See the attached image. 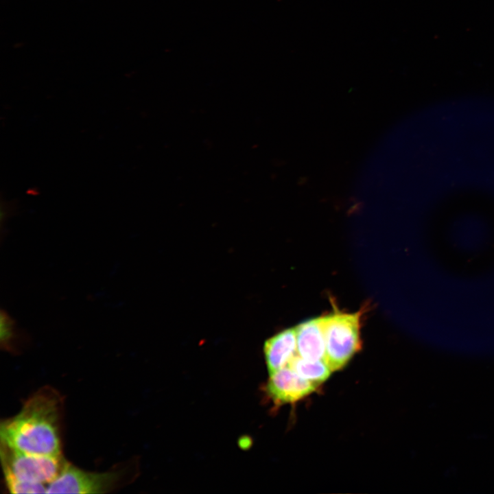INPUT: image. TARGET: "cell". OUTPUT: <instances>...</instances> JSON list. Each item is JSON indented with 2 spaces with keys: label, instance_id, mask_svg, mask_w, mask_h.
<instances>
[{
  "label": "cell",
  "instance_id": "obj_10",
  "mask_svg": "<svg viewBox=\"0 0 494 494\" xmlns=\"http://www.w3.org/2000/svg\"><path fill=\"white\" fill-rule=\"evenodd\" d=\"M5 480L7 489L12 493H47V485L44 484L25 482L10 478H5Z\"/></svg>",
  "mask_w": 494,
  "mask_h": 494
},
{
  "label": "cell",
  "instance_id": "obj_11",
  "mask_svg": "<svg viewBox=\"0 0 494 494\" xmlns=\"http://www.w3.org/2000/svg\"><path fill=\"white\" fill-rule=\"evenodd\" d=\"M10 207L8 206L7 204H5L3 207V204H1V229L3 228V226H4V222L8 220V216L11 213L10 211Z\"/></svg>",
  "mask_w": 494,
  "mask_h": 494
},
{
  "label": "cell",
  "instance_id": "obj_4",
  "mask_svg": "<svg viewBox=\"0 0 494 494\" xmlns=\"http://www.w3.org/2000/svg\"><path fill=\"white\" fill-rule=\"evenodd\" d=\"M120 472H90L64 462L58 476L47 485V493H108L119 483Z\"/></svg>",
  "mask_w": 494,
  "mask_h": 494
},
{
  "label": "cell",
  "instance_id": "obj_3",
  "mask_svg": "<svg viewBox=\"0 0 494 494\" xmlns=\"http://www.w3.org/2000/svg\"><path fill=\"white\" fill-rule=\"evenodd\" d=\"M1 460L5 478L48 485L60 472L61 456L32 454L1 443Z\"/></svg>",
  "mask_w": 494,
  "mask_h": 494
},
{
  "label": "cell",
  "instance_id": "obj_7",
  "mask_svg": "<svg viewBox=\"0 0 494 494\" xmlns=\"http://www.w3.org/2000/svg\"><path fill=\"white\" fill-rule=\"evenodd\" d=\"M264 356L270 375L287 366L297 354L295 327L284 329L264 344Z\"/></svg>",
  "mask_w": 494,
  "mask_h": 494
},
{
  "label": "cell",
  "instance_id": "obj_6",
  "mask_svg": "<svg viewBox=\"0 0 494 494\" xmlns=\"http://www.w3.org/2000/svg\"><path fill=\"white\" fill-rule=\"evenodd\" d=\"M297 354L308 360H325L322 316L307 320L295 327Z\"/></svg>",
  "mask_w": 494,
  "mask_h": 494
},
{
  "label": "cell",
  "instance_id": "obj_9",
  "mask_svg": "<svg viewBox=\"0 0 494 494\" xmlns=\"http://www.w3.org/2000/svg\"><path fill=\"white\" fill-rule=\"evenodd\" d=\"M23 336L16 320L4 309L0 311V342L2 348L14 351L15 344Z\"/></svg>",
  "mask_w": 494,
  "mask_h": 494
},
{
  "label": "cell",
  "instance_id": "obj_2",
  "mask_svg": "<svg viewBox=\"0 0 494 494\" xmlns=\"http://www.w3.org/2000/svg\"><path fill=\"white\" fill-rule=\"evenodd\" d=\"M363 311H334L322 316L325 338V361L332 370L342 368L360 350L361 318Z\"/></svg>",
  "mask_w": 494,
  "mask_h": 494
},
{
  "label": "cell",
  "instance_id": "obj_8",
  "mask_svg": "<svg viewBox=\"0 0 494 494\" xmlns=\"http://www.w3.org/2000/svg\"><path fill=\"white\" fill-rule=\"evenodd\" d=\"M287 366L303 378L318 385L326 381L332 372L325 360H308L298 355Z\"/></svg>",
  "mask_w": 494,
  "mask_h": 494
},
{
  "label": "cell",
  "instance_id": "obj_5",
  "mask_svg": "<svg viewBox=\"0 0 494 494\" xmlns=\"http://www.w3.org/2000/svg\"><path fill=\"white\" fill-rule=\"evenodd\" d=\"M265 392L274 405L293 403L313 393L318 384L311 382L285 366L270 375Z\"/></svg>",
  "mask_w": 494,
  "mask_h": 494
},
{
  "label": "cell",
  "instance_id": "obj_1",
  "mask_svg": "<svg viewBox=\"0 0 494 494\" xmlns=\"http://www.w3.org/2000/svg\"><path fill=\"white\" fill-rule=\"evenodd\" d=\"M62 403L55 390H38L18 414L1 423V443L25 453L61 456Z\"/></svg>",
  "mask_w": 494,
  "mask_h": 494
}]
</instances>
